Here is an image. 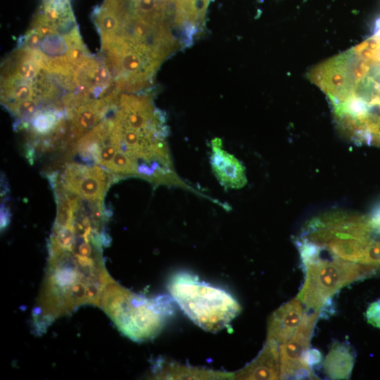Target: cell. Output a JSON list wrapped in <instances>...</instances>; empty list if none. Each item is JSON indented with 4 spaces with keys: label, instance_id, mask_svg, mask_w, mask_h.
<instances>
[{
    "label": "cell",
    "instance_id": "14",
    "mask_svg": "<svg viewBox=\"0 0 380 380\" xmlns=\"http://www.w3.org/2000/svg\"><path fill=\"white\" fill-rule=\"evenodd\" d=\"M372 224L377 228H380V204L377 205L369 216Z\"/></svg>",
    "mask_w": 380,
    "mask_h": 380
},
{
    "label": "cell",
    "instance_id": "4",
    "mask_svg": "<svg viewBox=\"0 0 380 380\" xmlns=\"http://www.w3.org/2000/svg\"><path fill=\"white\" fill-rule=\"evenodd\" d=\"M296 242L305 273L298 298L307 309L321 311L341 288L370 276L379 269L333 257L326 259L306 241L297 239Z\"/></svg>",
    "mask_w": 380,
    "mask_h": 380
},
{
    "label": "cell",
    "instance_id": "13",
    "mask_svg": "<svg viewBox=\"0 0 380 380\" xmlns=\"http://www.w3.org/2000/svg\"><path fill=\"white\" fill-rule=\"evenodd\" d=\"M321 359V353L317 349H308L303 355L304 362L310 367L318 364Z\"/></svg>",
    "mask_w": 380,
    "mask_h": 380
},
{
    "label": "cell",
    "instance_id": "8",
    "mask_svg": "<svg viewBox=\"0 0 380 380\" xmlns=\"http://www.w3.org/2000/svg\"><path fill=\"white\" fill-rule=\"evenodd\" d=\"M220 139L212 141L210 164L219 182L226 189H240L247 183L245 168L233 155L222 148Z\"/></svg>",
    "mask_w": 380,
    "mask_h": 380
},
{
    "label": "cell",
    "instance_id": "1",
    "mask_svg": "<svg viewBox=\"0 0 380 380\" xmlns=\"http://www.w3.org/2000/svg\"><path fill=\"white\" fill-rule=\"evenodd\" d=\"M109 238L94 227L70 222L53 227L39 298L50 308L72 312L83 305H99L102 293L114 279L108 274L103 247Z\"/></svg>",
    "mask_w": 380,
    "mask_h": 380
},
{
    "label": "cell",
    "instance_id": "2",
    "mask_svg": "<svg viewBox=\"0 0 380 380\" xmlns=\"http://www.w3.org/2000/svg\"><path fill=\"white\" fill-rule=\"evenodd\" d=\"M18 44L36 51L53 72L74 75L92 56L82 42L70 0H42Z\"/></svg>",
    "mask_w": 380,
    "mask_h": 380
},
{
    "label": "cell",
    "instance_id": "12",
    "mask_svg": "<svg viewBox=\"0 0 380 380\" xmlns=\"http://www.w3.org/2000/svg\"><path fill=\"white\" fill-rule=\"evenodd\" d=\"M367 322L380 329V300L372 303L366 312Z\"/></svg>",
    "mask_w": 380,
    "mask_h": 380
},
{
    "label": "cell",
    "instance_id": "16",
    "mask_svg": "<svg viewBox=\"0 0 380 380\" xmlns=\"http://www.w3.org/2000/svg\"><path fill=\"white\" fill-rule=\"evenodd\" d=\"M373 145H376L378 146H380V132L379 134L373 139L372 144Z\"/></svg>",
    "mask_w": 380,
    "mask_h": 380
},
{
    "label": "cell",
    "instance_id": "9",
    "mask_svg": "<svg viewBox=\"0 0 380 380\" xmlns=\"http://www.w3.org/2000/svg\"><path fill=\"white\" fill-rule=\"evenodd\" d=\"M301 301L297 298L281 305L270 317L267 341L277 346L291 338L303 317Z\"/></svg>",
    "mask_w": 380,
    "mask_h": 380
},
{
    "label": "cell",
    "instance_id": "17",
    "mask_svg": "<svg viewBox=\"0 0 380 380\" xmlns=\"http://www.w3.org/2000/svg\"><path fill=\"white\" fill-rule=\"evenodd\" d=\"M376 117L378 118L379 119H380V113Z\"/></svg>",
    "mask_w": 380,
    "mask_h": 380
},
{
    "label": "cell",
    "instance_id": "10",
    "mask_svg": "<svg viewBox=\"0 0 380 380\" xmlns=\"http://www.w3.org/2000/svg\"><path fill=\"white\" fill-rule=\"evenodd\" d=\"M236 376L243 379H280L278 346L271 341H267L258 357L238 372Z\"/></svg>",
    "mask_w": 380,
    "mask_h": 380
},
{
    "label": "cell",
    "instance_id": "5",
    "mask_svg": "<svg viewBox=\"0 0 380 380\" xmlns=\"http://www.w3.org/2000/svg\"><path fill=\"white\" fill-rule=\"evenodd\" d=\"M168 289L184 312L208 331L216 332L227 327L241 311L238 302L227 292L199 281L189 273L173 276Z\"/></svg>",
    "mask_w": 380,
    "mask_h": 380
},
{
    "label": "cell",
    "instance_id": "6",
    "mask_svg": "<svg viewBox=\"0 0 380 380\" xmlns=\"http://www.w3.org/2000/svg\"><path fill=\"white\" fill-rule=\"evenodd\" d=\"M52 185L80 197L103 202L106 191L117 177L99 165H84L68 163L58 173L49 177Z\"/></svg>",
    "mask_w": 380,
    "mask_h": 380
},
{
    "label": "cell",
    "instance_id": "3",
    "mask_svg": "<svg viewBox=\"0 0 380 380\" xmlns=\"http://www.w3.org/2000/svg\"><path fill=\"white\" fill-rule=\"evenodd\" d=\"M172 298H146L122 287L115 280L105 288L99 307L125 336L134 341L155 337L172 315Z\"/></svg>",
    "mask_w": 380,
    "mask_h": 380
},
{
    "label": "cell",
    "instance_id": "11",
    "mask_svg": "<svg viewBox=\"0 0 380 380\" xmlns=\"http://www.w3.org/2000/svg\"><path fill=\"white\" fill-rule=\"evenodd\" d=\"M355 362L353 351L348 343L336 341L327 355L324 369L331 379H349Z\"/></svg>",
    "mask_w": 380,
    "mask_h": 380
},
{
    "label": "cell",
    "instance_id": "15",
    "mask_svg": "<svg viewBox=\"0 0 380 380\" xmlns=\"http://www.w3.org/2000/svg\"><path fill=\"white\" fill-rule=\"evenodd\" d=\"M1 229L6 227L9 221V217H8V209L6 208L4 206L1 207Z\"/></svg>",
    "mask_w": 380,
    "mask_h": 380
},
{
    "label": "cell",
    "instance_id": "7",
    "mask_svg": "<svg viewBox=\"0 0 380 380\" xmlns=\"http://www.w3.org/2000/svg\"><path fill=\"white\" fill-rule=\"evenodd\" d=\"M319 315L320 311L304 314L291 338L280 344V379H317L311 367L304 362L303 355L308 349L310 338Z\"/></svg>",
    "mask_w": 380,
    "mask_h": 380
}]
</instances>
